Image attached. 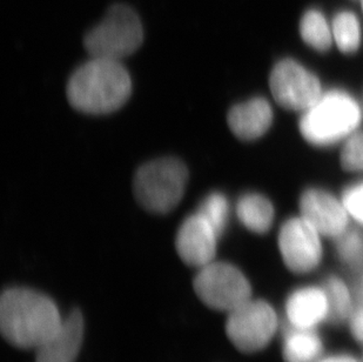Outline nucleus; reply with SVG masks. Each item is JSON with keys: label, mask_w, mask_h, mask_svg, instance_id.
Here are the masks:
<instances>
[{"label": "nucleus", "mask_w": 363, "mask_h": 362, "mask_svg": "<svg viewBox=\"0 0 363 362\" xmlns=\"http://www.w3.org/2000/svg\"><path fill=\"white\" fill-rule=\"evenodd\" d=\"M300 33L306 44L316 51H328L332 46V28L319 11L309 10L303 14L300 23Z\"/></svg>", "instance_id": "17"}, {"label": "nucleus", "mask_w": 363, "mask_h": 362, "mask_svg": "<svg viewBox=\"0 0 363 362\" xmlns=\"http://www.w3.org/2000/svg\"><path fill=\"white\" fill-rule=\"evenodd\" d=\"M301 214L321 236L337 238L347 232L348 214L346 207L328 192L311 188L300 199Z\"/></svg>", "instance_id": "11"}, {"label": "nucleus", "mask_w": 363, "mask_h": 362, "mask_svg": "<svg viewBox=\"0 0 363 362\" xmlns=\"http://www.w3.org/2000/svg\"><path fill=\"white\" fill-rule=\"evenodd\" d=\"M337 252L348 265H357L363 260V238L357 232H346L340 236Z\"/></svg>", "instance_id": "22"}, {"label": "nucleus", "mask_w": 363, "mask_h": 362, "mask_svg": "<svg viewBox=\"0 0 363 362\" xmlns=\"http://www.w3.org/2000/svg\"><path fill=\"white\" fill-rule=\"evenodd\" d=\"M84 339V318L78 309L62 320L55 334L35 349V362H76Z\"/></svg>", "instance_id": "13"}, {"label": "nucleus", "mask_w": 363, "mask_h": 362, "mask_svg": "<svg viewBox=\"0 0 363 362\" xmlns=\"http://www.w3.org/2000/svg\"><path fill=\"white\" fill-rule=\"evenodd\" d=\"M227 121L234 136L245 141L262 137L273 123L271 104L261 97L234 105L228 112Z\"/></svg>", "instance_id": "14"}, {"label": "nucleus", "mask_w": 363, "mask_h": 362, "mask_svg": "<svg viewBox=\"0 0 363 362\" xmlns=\"http://www.w3.org/2000/svg\"><path fill=\"white\" fill-rule=\"evenodd\" d=\"M144 40L140 18L130 6L116 4L103 21L86 33L84 45L92 58L121 62L138 51Z\"/></svg>", "instance_id": "5"}, {"label": "nucleus", "mask_w": 363, "mask_h": 362, "mask_svg": "<svg viewBox=\"0 0 363 362\" xmlns=\"http://www.w3.org/2000/svg\"><path fill=\"white\" fill-rule=\"evenodd\" d=\"M350 331L354 338L363 344V305L350 315Z\"/></svg>", "instance_id": "24"}, {"label": "nucleus", "mask_w": 363, "mask_h": 362, "mask_svg": "<svg viewBox=\"0 0 363 362\" xmlns=\"http://www.w3.org/2000/svg\"><path fill=\"white\" fill-rule=\"evenodd\" d=\"M55 302L28 288H10L0 300V329L9 344L21 349H37L62 326Z\"/></svg>", "instance_id": "1"}, {"label": "nucleus", "mask_w": 363, "mask_h": 362, "mask_svg": "<svg viewBox=\"0 0 363 362\" xmlns=\"http://www.w3.org/2000/svg\"><path fill=\"white\" fill-rule=\"evenodd\" d=\"M278 315L264 300H250L228 313L226 333L240 352L266 349L278 331Z\"/></svg>", "instance_id": "7"}, {"label": "nucleus", "mask_w": 363, "mask_h": 362, "mask_svg": "<svg viewBox=\"0 0 363 362\" xmlns=\"http://www.w3.org/2000/svg\"><path fill=\"white\" fill-rule=\"evenodd\" d=\"M333 37L343 53H354L360 48V21L355 14L343 11L333 21Z\"/></svg>", "instance_id": "18"}, {"label": "nucleus", "mask_w": 363, "mask_h": 362, "mask_svg": "<svg viewBox=\"0 0 363 362\" xmlns=\"http://www.w3.org/2000/svg\"><path fill=\"white\" fill-rule=\"evenodd\" d=\"M342 202L350 216L363 224V181L347 188Z\"/></svg>", "instance_id": "23"}, {"label": "nucleus", "mask_w": 363, "mask_h": 362, "mask_svg": "<svg viewBox=\"0 0 363 362\" xmlns=\"http://www.w3.org/2000/svg\"><path fill=\"white\" fill-rule=\"evenodd\" d=\"M189 181L185 164L177 158H160L143 165L134 177V194L148 212L166 214L182 202Z\"/></svg>", "instance_id": "4"}, {"label": "nucleus", "mask_w": 363, "mask_h": 362, "mask_svg": "<svg viewBox=\"0 0 363 362\" xmlns=\"http://www.w3.org/2000/svg\"><path fill=\"white\" fill-rule=\"evenodd\" d=\"M319 231L303 216L288 219L279 232V248L284 265L293 273L315 270L323 259Z\"/></svg>", "instance_id": "9"}, {"label": "nucleus", "mask_w": 363, "mask_h": 362, "mask_svg": "<svg viewBox=\"0 0 363 362\" xmlns=\"http://www.w3.org/2000/svg\"><path fill=\"white\" fill-rule=\"evenodd\" d=\"M286 317L293 328L315 329L330 318L325 287L305 286L295 290L286 301Z\"/></svg>", "instance_id": "12"}, {"label": "nucleus", "mask_w": 363, "mask_h": 362, "mask_svg": "<svg viewBox=\"0 0 363 362\" xmlns=\"http://www.w3.org/2000/svg\"><path fill=\"white\" fill-rule=\"evenodd\" d=\"M361 1V6H362V11H363V0H360Z\"/></svg>", "instance_id": "27"}, {"label": "nucleus", "mask_w": 363, "mask_h": 362, "mask_svg": "<svg viewBox=\"0 0 363 362\" xmlns=\"http://www.w3.org/2000/svg\"><path fill=\"white\" fill-rule=\"evenodd\" d=\"M325 293L328 295L330 319L334 322H345L353 313L352 294L346 283L337 277H330L325 280Z\"/></svg>", "instance_id": "19"}, {"label": "nucleus", "mask_w": 363, "mask_h": 362, "mask_svg": "<svg viewBox=\"0 0 363 362\" xmlns=\"http://www.w3.org/2000/svg\"><path fill=\"white\" fill-rule=\"evenodd\" d=\"M360 121L361 109L357 100L348 93L335 89L325 93L306 109L300 120V131L312 145L332 146L350 138Z\"/></svg>", "instance_id": "3"}, {"label": "nucleus", "mask_w": 363, "mask_h": 362, "mask_svg": "<svg viewBox=\"0 0 363 362\" xmlns=\"http://www.w3.org/2000/svg\"><path fill=\"white\" fill-rule=\"evenodd\" d=\"M341 164L346 171L363 172V133L347 138L341 152Z\"/></svg>", "instance_id": "21"}, {"label": "nucleus", "mask_w": 363, "mask_h": 362, "mask_svg": "<svg viewBox=\"0 0 363 362\" xmlns=\"http://www.w3.org/2000/svg\"><path fill=\"white\" fill-rule=\"evenodd\" d=\"M196 213L216 229L218 236H221L230 219V202L223 193L213 192L200 202Z\"/></svg>", "instance_id": "20"}, {"label": "nucleus", "mask_w": 363, "mask_h": 362, "mask_svg": "<svg viewBox=\"0 0 363 362\" xmlns=\"http://www.w3.org/2000/svg\"><path fill=\"white\" fill-rule=\"evenodd\" d=\"M323 340L314 329L293 328L284 338V362H316L323 353Z\"/></svg>", "instance_id": "16"}, {"label": "nucleus", "mask_w": 363, "mask_h": 362, "mask_svg": "<svg viewBox=\"0 0 363 362\" xmlns=\"http://www.w3.org/2000/svg\"><path fill=\"white\" fill-rule=\"evenodd\" d=\"M219 238L216 229L196 213L187 216L179 227L175 247L186 265L201 268L214 261Z\"/></svg>", "instance_id": "10"}, {"label": "nucleus", "mask_w": 363, "mask_h": 362, "mask_svg": "<svg viewBox=\"0 0 363 362\" xmlns=\"http://www.w3.org/2000/svg\"><path fill=\"white\" fill-rule=\"evenodd\" d=\"M316 362H360L355 359L353 356L347 354V353H339V354H333V356H325Z\"/></svg>", "instance_id": "25"}, {"label": "nucleus", "mask_w": 363, "mask_h": 362, "mask_svg": "<svg viewBox=\"0 0 363 362\" xmlns=\"http://www.w3.org/2000/svg\"><path fill=\"white\" fill-rule=\"evenodd\" d=\"M360 293H361V297H363V279H362V281H361Z\"/></svg>", "instance_id": "26"}, {"label": "nucleus", "mask_w": 363, "mask_h": 362, "mask_svg": "<svg viewBox=\"0 0 363 362\" xmlns=\"http://www.w3.org/2000/svg\"><path fill=\"white\" fill-rule=\"evenodd\" d=\"M237 216L250 232L264 234L274 221V207L264 195L247 193L238 202Z\"/></svg>", "instance_id": "15"}, {"label": "nucleus", "mask_w": 363, "mask_h": 362, "mask_svg": "<svg viewBox=\"0 0 363 362\" xmlns=\"http://www.w3.org/2000/svg\"><path fill=\"white\" fill-rule=\"evenodd\" d=\"M199 270L193 287L209 308L230 313L252 299L250 281L232 263L213 261Z\"/></svg>", "instance_id": "6"}, {"label": "nucleus", "mask_w": 363, "mask_h": 362, "mask_svg": "<svg viewBox=\"0 0 363 362\" xmlns=\"http://www.w3.org/2000/svg\"><path fill=\"white\" fill-rule=\"evenodd\" d=\"M269 87L277 103L294 111H306L321 98L318 77L293 59H284L274 66Z\"/></svg>", "instance_id": "8"}, {"label": "nucleus", "mask_w": 363, "mask_h": 362, "mask_svg": "<svg viewBox=\"0 0 363 362\" xmlns=\"http://www.w3.org/2000/svg\"><path fill=\"white\" fill-rule=\"evenodd\" d=\"M132 94L130 75L121 62L92 58L67 82V99L79 112L101 116L116 112Z\"/></svg>", "instance_id": "2"}]
</instances>
